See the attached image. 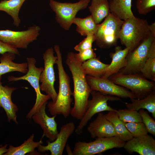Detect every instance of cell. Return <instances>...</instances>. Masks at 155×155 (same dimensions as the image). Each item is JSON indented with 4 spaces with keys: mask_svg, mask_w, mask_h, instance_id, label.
Here are the masks:
<instances>
[{
    "mask_svg": "<svg viewBox=\"0 0 155 155\" xmlns=\"http://www.w3.org/2000/svg\"><path fill=\"white\" fill-rule=\"evenodd\" d=\"M124 124L133 137L146 134L148 133L142 122L125 123Z\"/></svg>",
    "mask_w": 155,
    "mask_h": 155,
    "instance_id": "31",
    "label": "cell"
},
{
    "mask_svg": "<svg viewBox=\"0 0 155 155\" xmlns=\"http://www.w3.org/2000/svg\"><path fill=\"white\" fill-rule=\"evenodd\" d=\"M34 138V135L32 134L19 146L9 145L8 151L3 155H25L33 152L36 148L43 143L42 138L39 141L35 142L33 140Z\"/></svg>",
    "mask_w": 155,
    "mask_h": 155,
    "instance_id": "26",
    "label": "cell"
},
{
    "mask_svg": "<svg viewBox=\"0 0 155 155\" xmlns=\"http://www.w3.org/2000/svg\"><path fill=\"white\" fill-rule=\"evenodd\" d=\"M149 28L151 33L155 36V22H153L149 25Z\"/></svg>",
    "mask_w": 155,
    "mask_h": 155,
    "instance_id": "38",
    "label": "cell"
},
{
    "mask_svg": "<svg viewBox=\"0 0 155 155\" xmlns=\"http://www.w3.org/2000/svg\"><path fill=\"white\" fill-rule=\"evenodd\" d=\"M123 148L130 154L135 152L140 155H154L155 140L148 134L133 137L125 142Z\"/></svg>",
    "mask_w": 155,
    "mask_h": 155,
    "instance_id": "16",
    "label": "cell"
},
{
    "mask_svg": "<svg viewBox=\"0 0 155 155\" xmlns=\"http://www.w3.org/2000/svg\"><path fill=\"white\" fill-rule=\"evenodd\" d=\"M66 150L68 155H73V151H72L71 147L69 145L67 144L65 146Z\"/></svg>",
    "mask_w": 155,
    "mask_h": 155,
    "instance_id": "39",
    "label": "cell"
},
{
    "mask_svg": "<svg viewBox=\"0 0 155 155\" xmlns=\"http://www.w3.org/2000/svg\"><path fill=\"white\" fill-rule=\"evenodd\" d=\"M131 103L125 102L127 108L138 111L140 109H146L151 113L155 119V90H153L144 98L137 99L130 98Z\"/></svg>",
    "mask_w": 155,
    "mask_h": 155,
    "instance_id": "22",
    "label": "cell"
},
{
    "mask_svg": "<svg viewBox=\"0 0 155 155\" xmlns=\"http://www.w3.org/2000/svg\"><path fill=\"white\" fill-rule=\"evenodd\" d=\"M140 114L142 122L144 124L148 132L153 136H155V121L154 119L151 117L144 109H140L138 111Z\"/></svg>",
    "mask_w": 155,
    "mask_h": 155,
    "instance_id": "33",
    "label": "cell"
},
{
    "mask_svg": "<svg viewBox=\"0 0 155 155\" xmlns=\"http://www.w3.org/2000/svg\"><path fill=\"white\" fill-rule=\"evenodd\" d=\"M87 130L92 138L116 136L112 124L102 112L98 113L96 118L90 123Z\"/></svg>",
    "mask_w": 155,
    "mask_h": 155,
    "instance_id": "17",
    "label": "cell"
},
{
    "mask_svg": "<svg viewBox=\"0 0 155 155\" xmlns=\"http://www.w3.org/2000/svg\"><path fill=\"white\" fill-rule=\"evenodd\" d=\"M90 94L92 98L88 100L85 113L77 128L75 129V131L77 134L79 135L82 133L83 128L88 121L96 113L106 111H117V110L108 105V101L121 100L119 97L105 94L95 90H92Z\"/></svg>",
    "mask_w": 155,
    "mask_h": 155,
    "instance_id": "7",
    "label": "cell"
},
{
    "mask_svg": "<svg viewBox=\"0 0 155 155\" xmlns=\"http://www.w3.org/2000/svg\"><path fill=\"white\" fill-rule=\"evenodd\" d=\"M131 2L132 0H110L111 13L122 20L135 17L131 9Z\"/></svg>",
    "mask_w": 155,
    "mask_h": 155,
    "instance_id": "21",
    "label": "cell"
},
{
    "mask_svg": "<svg viewBox=\"0 0 155 155\" xmlns=\"http://www.w3.org/2000/svg\"><path fill=\"white\" fill-rule=\"evenodd\" d=\"M76 58L82 63L87 60L96 57V54L92 48L88 49L75 53Z\"/></svg>",
    "mask_w": 155,
    "mask_h": 155,
    "instance_id": "35",
    "label": "cell"
},
{
    "mask_svg": "<svg viewBox=\"0 0 155 155\" xmlns=\"http://www.w3.org/2000/svg\"><path fill=\"white\" fill-rule=\"evenodd\" d=\"M28 65V71L24 75L19 77L11 75L8 77L9 82L16 81L21 80L27 81L33 88L36 92V98L35 102L32 108L26 115L28 119L32 118L33 115L50 98L47 95L41 92L39 84V78L43 68L36 66V59L33 57H28L26 59Z\"/></svg>",
    "mask_w": 155,
    "mask_h": 155,
    "instance_id": "5",
    "label": "cell"
},
{
    "mask_svg": "<svg viewBox=\"0 0 155 155\" xmlns=\"http://www.w3.org/2000/svg\"><path fill=\"white\" fill-rule=\"evenodd\" d=\"M86 37L78 44L75 46L74 49L79 52L88 49L92 48L93 42L95 41L94 34H90Z\"/></svg>",
    "mask_w": 155,
    "mask_h": 155,
    "instance_id": "34",
    "label": "cell"
},
{
    "mask_svg": "<svg viewBox=\"0 0 155 155\" xmlns=\"http://www.w3.org/2000/svg\"><path fill=\"white\" fill-rule=\"evenodd\" d=\"M65 63L72 74L74 86L72 95L74 105L71 109L70 115L80 120L86 111L92 90L87 82L86 75L82 66V63L76 58L75 53L72 52L68 53Z\"/></svg>",
    "mask_w": 155,
    "mask_h": 155,
    "instance_id": "1",
    "label": "cell"
},
{
    "mask_svg": "<svg viewBox=\"0 0 155 155\" xmlns=\"http://www.w3.org/2000/svg\"><path fill=\"white\" fill-rule=\"evenodd\" d=\"M54 49L57 57L56 64L58 72L59 92L56 101L50 102L47 107L51 115L53 116L62 115L66 118L70 115L72 101L70 79L63 66L62 56L59 46L58 44L54 45Z\"/></svg>",
    "mask_w": 155,
    "mask_h": 155,
    "instance_id": "2",
    "label": "cell"
},
{
    "mask_svg": "<svg viewBox=\"0 0 155 155\" xmlns=\"http://www.w3.org/2000/svg\"><path fill=\"white\" fill-rule=\"evenodd\" d=\"M109 65L102 62L99 57H96L83 62L82 66L86 75L98 78L103 76Z\"/></svg>",
    "mask_w": 155,
    "mask_h": 155,
    "instance_id": "25",
    "label": "cell"
},
{
    "mask_svg": "<svg viewBox=\"0 0 155 155\" xmlns=\"http://www.w3.org/2000/svg\"><path fill=\"white\" fill-rule=\"evenodd\" d=\"M90 0H80L77 2L62 3L50 0L49 5L55 13V20L60 26L66 30H69L73 19L78 12L86 9Z\"/></svg>",
    "mask_w": 155,
    "mask_h": 155,
    "instance_id": "8",
    "label": "cell"
},
{
    "mask_svg": "<svg viewBox=\"0 0 155 155\" xmlns=\"http://www.w3.org/2000/svg\"><path fill=\"white\" fill-rule=\"evenodd\" d=\"M8 146L7 144H5L3 146L2 144H0V155H3V154L7 152L8 151V149L7 147Z\"/></svg>",
    "mask_w": 155,
    "mask_h": 155,
    "instance_id": "37",
    "label": "cell"
},
{
    "mask_svg": "<svg viewBox=\"0 0 155 155\" xmlns=\"http://www.w3.org/2000/svg\"><path fill=\"white\" fill-rule=\"evenodd\" d=\"M116 112L119 119L124 123L142 122L140 114L136 110L127 108L119 109Z\"/></svg>",
    "mask_w": 155,
    "mask_h": 155,
    "instance_id": "29",
    "label": "cell"
},
{
    "mask_svg": "<svg viewBox=\"0 0 155 155\" xmlns=\"http://www.w3.org/2000/svg\"><path fill=\"white\" fill-rule=\"evenodd\" d=\"M108 78L130 90L136 99L144 98L155 90V82L149 81L140 73L124 74L118 72Z\"/></svg>",
    "mask_w": 155,
    "mask_h": 155,
    "instance_id": "4",
    "label": "cell"
},
{
    "mask_svg": "<svg viewBox=\"0 0 155 155\" xmlns=\"http://www.w3.org/2000/svg\"><path fill=\"white\" fill-rule=\"evenodd\" d=\"M88 9L91 15L97 24L111 13L108 0H92Z\"/></svg>",
    "mask_w": 155,
    "mask_h": 155,
    "instance_id": "24",
    "label": "cell"
},
{
    "mask_svg": "<svg viewBox=\"0 0 155 155\" xmlns=\"http://www.w3.org/2000/svg\"><path fill=\"white\" fill-rule=\"evenodd\" d=\"M117 111H109L105 114L106 118L112 123L116 133V136L126 142L133 137L126 127L124 123L119 119Z\"/></svg>",
    "mask_w": 155,
    "mask_h": 155,
    "instance_id": "27",
    "label": "cell"
},
{
    "mask_svg": "<svg viewBox=\"0 0 155 155\" xmlns=\"http://www.w3.org/2000/svg\"><path fill=\"white\" fill-rule=\"evenodd\" d=\"M2 76H0V107L4 110L8 122L11 120L16 124L18 123L17 120L16 113L19 110L18 107L11 100V95L16 88L3 86L1 82Z\"/></svg>",
    "mask_w": 155,
    "mask_h": 155,
    "instance_id": "18",
    "label": "cell"
},
{
    "mask_svg": "<svg viewBox=\"0 0 155 155\" xmlns=\"http://www.w3.org/2000/svg\"><path fill=\"white\" fill-rule=\"evenodd\" d=\"M16 55L10 52H6L0 57V76L10 72L18 71L26 74L28 71L27 62L17 63L13 61Z\"/></svg>",
    "mask_w": 155,
    "mask_h": 155,
    "instance_id": "20",
    "label": "cell"
},
{
    "mask_svg": "<svg viewBox=\"0 0 155 155\" xmlns=\"http://www.w3.org/2000/svg\"><path fill=\"white\" fill-rule=\"evenodd\" d=\"M54 54L53 49L52 47L48 48L43 53L44 68L40 73L39 81L41 83L40 90L45 92L52 101L54 102L56 100L57 93L54 86L55 79L54 66L56 64L57 57Z\"/></svg>",
    "mask_w": 155,
    "mask_h": 155,
    "instance_id": "11",
    "label": "cell"
},
{
    "mask_svg": "<svg viewBox=\"0 0 155 155\" xmlns=\"http://www.w3.org/2000/svg\"><path fill=\"white\" fill-rule=\"evenodd\" d=\"M93 141H79L74 145L73 155H94L113 148H123L125 142L117 136L110 137H98Z\"/></svg>",
    "mask_w": 155,
    "mask_h": 155,
    "instance_id": "9",
    "label": "cell"
},
{
    "mask_svg": "<svg viewBox=\"0 0 155 155\" xmlns=\"http://www.w3.org/2000/svg\"><path fill=\"white\" fill-rule=\"evenodd\" d=\"M144 77L155 82V58H148L140 71Z\"/></svg>",
    "mask_w": 155,
    "mask_h": 155,
    "instance_id": "30",
    "label": "cell"
},
{
    "mask_svg": "<svg viewBox=\"0 0 155 155\" xmlns=\"http://www.w3.org/2000/svg\"><path fill=\"white\" fill-rule=\"evenodd\" d=\"M47 102L44 104L39 109L34 113L32 118L35 123L39 124L43 131L42 138L45 136L50 142L54 141L56 138L59 132L57 123L55 118L56 116L50 117L46 112V105Z\"/></svg>",
    "mask_w": 155,
    "mask_h": 155,
    "instance_id": "15",
    "label": "cell"
},
{
    "mask_svg": "<svg viewBox=\"0 0 155 155\" xmlns=\"http://www.w3.org/2000/svg\"><path fill=\"white\" fill-rule=\"evenodd\" d=\"M136 7L139 13L146 15L155 9V0H137Z\"/></svg>",
    "mask_w": 155,
    "mask_h": 155,
    "instance_id": "32",
    "label": "cell"
},
{
    "mask_svg": "<svg viewBox=\"0 0 155 155\" xmlns=\"http://www.w3.org/2000/svg\"><path fill=\"white\" fill-rule=\"evenodd\" d=\"M72 24L76 25V31L83 36L94 34L99 24L95 22L91 15L83 18L75 17Z\"/></svg>",
    "mask_w": 155,
    "mask_h": 155,
    "instance_id": "28",
    "label": "cell"
},
{
    "mask_svg": "<svg viewBox=\"0 0 155 155\" xmlns=\"http://www.w3.org/2000/svg\"><path fill=\"white\" fill-rule=\"evenodd\" d=\"M155 39V36L151 33L134 49L129 51L126 57L125 66L119 72L124 74L139 73L141 68L149 58L150 49Z\"/></svg>",
    "mask_w": 155,
    "mask_h": 155,
    "instance_id": "10",
    "label": "cell"
},
{
    "mask_svg": "<svg viewBox=\"0 0 155 155\" xmlns=\"http://www.w3.org/2000/svg\"><path fill=\"white\" fill-rule=\"evenodd\" d=\"M123 22L110 13L101 24H98L94 34L96 45L101 49L116 46Z\"/></svg>",
    "mask_w": 155,
    "mask_h": 155,
    "instance_id": "6",
    "label": "cell"
},
{
    "mask_svg": "<svg viewBox=\"0 0 155 155\" xmlns=\"http://www.w3.org/2000/svg\"><path fill=\"white\" fill-rule=\"evenodd\" d=\"M6 52L13 53L18 55H20L17 49L0 40V54L2 55Z\"/></svg>",
    "mask_w": 155,
    "mask_h": 155,
    "instance_id": "36",
    "label": "cell"
},
{
    "mask_svg": "<svg viewBox=\"0 0 155 155\" xmlns=\"http://www.w3.org/2000/svg\"><path fill=\"white\" fill-rule=\"evenodd\" d=\"M87 82L91 90L123 98H135L134 95L127 89L118 85L108 78L95 77L86 75Z\"/></svg>",
    "mask_w": 155,
    "mask_h": 155,
    "instance_id": "13",
    "label": "cell"
},
{
    "mask_svg": "<svg viewBox=\"0 0 155 155\" xmlns=\"http://www.w3.org/2000/svg\"><path fill=\"white\" fill-rule=\"evenodd\" d=\"M147 20L135 17L124 20L119 35L121 43L131 51L150 34Z\"/></svg>",
    "mask_w": 155,
    "mask_h": 155,
    "instance_id": "3",
    "label": "cell"
},
{
    "mask_svg": "<svg viewBox=\"0 0 155 155\" xmlns=\"http://www.w3.org/2000/svg\"><path fill=\"white\" fill-rule=\"evenodd\" d=\"M129 51L128 48L125 47L123 49L120 46H116L114 52L110 54L111 62L106 68L102 77L108 78L111 75L118 72L123 68L126 65V58Z\"/></svg>",
    "mask_w": 155,
    "mask_h": 155,
    "instance_id": "19",
    "label": "cell"
},
{
    "mask_svg": "<svg viewBox=\"0 0 155 155\" xmlns=\"http://www.w3.org/2000/svg\"><path fill=\"white\" fill-rule=\"evenodd\" d=\"M40 30V27L35 24L23 31L1 30L0 40L16 49H26L37 39Z\"/></svg>",
    "mask_w": 155,
    "mask_h": 155,
    "instance_id": "12",
    "label": "cell"
},
{
    "mask_svg": "<svg viewBox=\"0 0 155 155\" xmlns=\"http://www.w3.org/2000/svg\"><path fill=\"white\" fill-rule=\"evenodd\" d=\"M26 0H3L0 2V11L5 12L11 16L13 24L18 27L21 22L19 17L20 9Z\"/></svg>",
    "mask_w": 155,
    "mask_h": 155,
    "instance_id": "23",
    "label": "cell"
},
{
    "mask_svg": "<svg viewBox=\"0 0 155 155\" xmlns=\"http://www.w3.org/2000/svg\"><path fill=\"white\" fill-rule=\"evenodd\" d=\"M75 129L74 123L72 122L67 123L61 127L56 139L53 142H47L45 146L40 145L37 148L39 152L49 151L51 155H62L69 137Z\"/></svg>",
    "mask_w": 155,
    "mask_h": 155,
    "instance_id": "14",
    "label": "cell"
}]
</instances>
